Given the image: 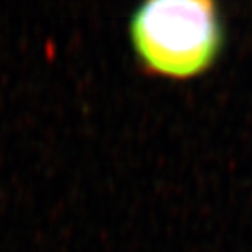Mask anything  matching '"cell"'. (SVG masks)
<instances>
[{"mask_svg":"<svg viewBox=\"0 0 252 252\" xmlns=\"http://www.w3.org/2000/svg\"><path fill=\"white\" fill-rule=\"evenodd\" d=\"M140 67L158 77L188 81L216 65L224 46L219 9L210 0H151L128 21Z\"/></svg>","mask_w":252,"mask_h":252,"instance_id":"1","label":"cell"}]
</instances>
